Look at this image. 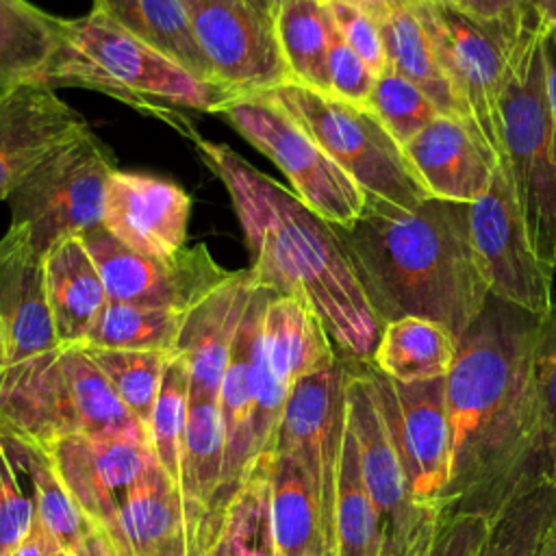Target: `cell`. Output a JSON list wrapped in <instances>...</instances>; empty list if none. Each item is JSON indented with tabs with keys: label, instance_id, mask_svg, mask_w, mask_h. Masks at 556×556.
<instances>
[{
	"label": "cell",
	"instance_id": "1",
	"mask_svg": "<svg viewBox=\"0 0 556 556\" xmlns=\"http://www.w3.org/2000/svg\"><path fill=\"white\" fill-rule=\"evenodd\" d=\"M541 326L543 317L489 295L460 334L445 376L452 473L443 517L478 513L491 523L513 495L549 476L536 382Z\"/></svg>",
	"mask_w": 556,
	"mask_h": 556
},
{
	"label": "cell",
	"instance_id": "2",
	"mask_svg": "<svg viewBox=\"0 0 556 556\" xmlns=\"http://www.w3.org/2000/svg\"><path fill=\"white\" fill-rule=\"evenodd\" d=\"M193 143L232 200L254 282L278 295H300L341 356L371 361L382 326L332 226L226 143L202 137Z\"/></svg>",
	"mask_w": 556,
	"mask_h": 556
},
{
	"label": "cell",
	"instance_id": "3",
	"mask_svg": "<svg viewBox=\"0 0 556 556\" xmlns=\"http://www.w3.org/2000/svg\"><path fill=\"white\" fill-rule=\"evenodd\" d=\"M332 230L380 326L415 315L460 339L491 295L467 204L430 198L417 208H400L367 198L354 224Z\"/></svg>",
	"mask_w": 556,
	"mask_h": 556
},
{
	"label": "cell",
	"instance_id": "4",
	"mask_svg": "<svg viewBox=\"0 0 556 556\" xmlns=\"http://www.w3.org/2000/svg\"><path fill=\"white\" fill-rule=\"evenodd\" d=\"M37 80L52 89L85 87L106 93L178 128L176 117L193 128L178 109L215 113L239 96L222 83L187 72L98 9L63 20L56 50Z\"/></svg>",
	"mask_w": 556,
	"mask_h": 556
},
{
	"label": "cell",
	"instance_id": "5",
	"mask_svg": "<svg viewBox=\"0 0 556 556\" xmlns=\"http://www.w3.org/2000/svg\"><path fill=\"white\" fill-rule=\"evenodd\" d=\"M545 17L530 0L500 96L502 159L506 161L530 245L556 271V163L552 156L543 78Z\"/></svg>",
	"mask_w": 556,
	"mask_h": 556
},
{
	"label": "cell",
	"instance_id": "6",
	"mask_svg": "<svg viewBox=\"0 0 556 556\" xmlns=\"http://www.w3.org/2000/svg\"><path fill=\"white\" fill-rule=\"evenodd\" d=\"M263 93L298 119L319 148L363 189L365 198L384 200L400 208H417L430 200L404 148L367 106L291 80Z\"/></svg>",
	"mask_w": 556,
	"mask_h": 556
},
{
	"label": "cell",
	"instance_id": "7",
	"mask_svg": "<svg viewBox=\"0 0 556 556\" xmlns=\"http://www.w3.org/2000/svg\"><path fill=\"white\" fill-rule=\"evenodd\" d=\"M343 363L348 419L358 447L363 482L378 515L382 556H428L443 517L417 502L365 361L343 356Z\"/></svg>",
	"mask_w": 556,
	"mask_h": 556
},
{
	"label": "cell",
	"instance_id": "8",
	"mask_svg": "<svg viewBox=\"0 0 556 556\" xmlns=\"http://www.w3.org/2000/svg\"><path fill=\"white\" fill-rule=\"evenodd\" d=\"M113 172V152L87 130L37 165L7 198L11 226H24L33 248L46 256L59 241L102 226Z\"/></svg>",
	"mask_w": 556,
	"mask_h": 556
},
{
	"label": "cell",
	"instance_id": "9",
	"mask_svg": "<svg viewBox=\"0 0 556 556\" xmlns=\"http://www.w3.org/2000/svg\"><path fill=\"white\" fill-rule=\"evenodd\" d=\"M213 115L274 161L289 178L293 193L324 222L350 226L358 219L367 202L363 189L267 93H239Z\"/></svg>",
	"mask_w": 556,
	"mask_h": 556
},
{
	"label": "cell",
	"instance_id": "10",
	"mask_svg": "<svg viewBox=\"0 0 556 556\" xmlns=\"http://www.w3.org/2000/svg\"><path fill=\"white\" fill-rule=\"evenodd\" d=\"M413 9L432 41L445 78L469 109L486 141L502 156L500 96L526 11L515 20L484 22L434 0H417Z\"/></svg>",
	"mask_w": 556,
	"mask_h": 556
},
{
	"label": "cell",
	"instance_id": "11",
	"mask_svg": "<svg viewBox=\"0 0 556 556\" xmlns=\"http://www.w3.org/2000/svg\"><path fill=\"white\" fill-rule=\"evenodd\" d=\"M345 424V363L339 354L330 365L291 384L271 450L293 458L306 473L319 504L328 549Z\"/></svg>",
	"mask_w": 556,
	"mask_h": 556
},
{
	"label": "cell",
	"instance_id": "12",
	"mask_svg": "<svg viewBox=\"0 0 556 556\" xmlns=\"http://www.w3.org/2000/svg\"><path fill=\"white\" fill-rule=\"evenodd\" d=\"M467 217L489 293L539 317H547L554 308V274L530 245L513 176L502 156L491 187L467 204Z\"/></svg>",
	"mask_w": 556,
	"mask_h": 556
},
{
	"label": "cell",
	"instance_id": "13",
	"mask_svg": "<svg viewBox=\"0 0 556 556\" xmlns=\"http://www.w3.org/2000/svg\"><path fill=\"white\" fill-rule=\"evenodd\" d=\"M80 241L113 302L187 313L230 274L217 265L204 243L182 248L169 258H154L126 248L102 226L83 232Z\"/></svg>",
	"mask_w": 556,
	"mask_h": 556
},
{
	"label": "cell",
	"instance_id": "14",
	"mask_svg": "<svg viewBox=\"0 0 556 556\" xmlns=\"http://www.w3.org/2000/svg\"><path fill=\"white\" fill-rule=\"evenodd\" d=\"M365 367L417 502L441 513L452 473L445 378L404 384L382 376L369 361H365Z\"/></svg>",
	"mask_w": 556,
	"mask_h": 556
},
{
	"label": "cell",
	"instance_id": "15",
	"mask_svg": "<svg viewBox=\"0 0 556 556\" xmlns=\"http://www.w3.org/2000/svg\"><path fill=\"white\" fill-rule=\"evenodd\" d=\"M193 37L213 76L237 93L289 80L274 20L252 0H185Z\"/></svg>",
	"mask_w": 556,
	"mask_h": 556
},
{
	"label": "cell",
	"instance_id": "16",
	"mask_svg": "<svg viewBox=\"0 0 556 556\" xmlns=\"http://www.w3.org/2000/svg\"><path fill=\"white\" fill-rule=\"evenodd\" d=\"M39 447L46 452L74 502L117 549V515L122 502L154 460L150 439L74 432L54 437Z\"/></svg>",
	"mask_w": 556,
	"mask_h": 556
},
{
	"label": "cell",
	"instance_id": "17",
	"mask_svg": "<svg viewBox=\"0 0 556 556\" xmlns=\"http://www.w3.org/2000/svg\"><path fill=\"white\" fill-rule=\"evenodd\" d=\"M87 130L85 117L39 80L0 93V202L50 154Z\"/></svg>",
	"mask_w": 556,
	"mask_h": 556
},
{
	"label": "cell",
	"instance_id": "18",
	"mask_svg": "<svg viewBox=\"0 0 556 556\" xmlns=\"http://www.w3.org/2000/svg\"><path fill=\"white\" fill-rule=\"evenodd\" d=\"M191 215V195L172 180L119 172L111 174L104 200L102 228L126 248L169 258L185 248Z\"/></svg>",
	"mask_w": 556,
	"mask_h": 556
},
{
	"label": "cell",
	"instance_id": "19",
	"mask_svg": "<svg viewBox=\"0 0 556 556\" xmlns=\"http://www.w3.org/2000/svg\"><path fill=\"white\" fill-rule=\"evenodd\" d=\"M404 148L430 198L471 204L493 180L500 154L473 119L437 115Z\"/></svg>",
	"mask_w": 556,
	"mask_h": 556
},
{
	"label": "cell",
	"instance_id": "20",
	"mask_svg": "<svg viewBox=\"0 0 556 556\" xmlns=\"http://www.w3.org/2000/svg\"><path fill=\"white\" fill-rule=\"evenodd\" d=\"M0 324L7 367L59 348L46 295L43 254L24 226H9L0 239Z\"/></svg>",
	"mask_w": 556,
	"mask_h": 556
},
{
	"label": "cell",
	"instance_id": "21",
	"mask_svg": "<svg viewBox=\"0 0 556 556\" xmlns=\"http://www.w3.org/2000/svg\"><path fill=\"white\" fill-rule=\"evenodd\" d=\"M271 289L254 282L250 302L245 306L243 319L239 324L228 367L222 378L217 404L224 428V471L222 484L213 504L211 519L226 506V502L237 493V489L248 478L254 467L256 450H254V426H252V345L261 330L265 306L271 298ZM208 519V521H211ZM208 526V523H206Z\"/></svg>",
	"mask_w": 556,
	"mask_h": 556
},
{
	"label": "cell",
	"instance_id": "22",
	"mask_svg": "<svg viewBox=\"0 0 556 556\" xmlns=\"http://www.w3.org/2000/svg\"><path fill=\"white\" fill-rule=\"evenodd\" d=\"M254 289L250 269L230 271L213 291L187 311L176 352L189 367V391L219 395L230 350Z\"/></svg>",
	"mask_w": 556,
	"mask_h": 556
},
{
	"label": "cell",
	"instance_id": "23",
	"mask_svg": "<svg viewBox=\"0 0 556 556\" xmlns=\"http://www.w3.org/2000/svg\"><path fill=\"white\" fill-rule=\"evenodd\" d=\"M224 471V428L217 397L189 391V415L180 463L187 554L202 552V536Z\"/></svg>",
	"mask_w": 556,
	"mask_h": 556
},
{
	"label": "cell",
	"instance_id": "24",
	"mask_svg": "<svg viewBox=\"0 0 556 556\" xmlns=\"http://www.w3.org/2000/svg\"><path fill=\"white\" fill-rule=\"evenodd\" d=\"M119 556L187 554L180 486L156 463L137 478L117 515Z\"/></svg>",
	"mask_w": 556,
	"mask_h": 556
},
{
	"label": "cell",
	"instance_id": "25",
	"mask_svg": "<svg viewBox=\"0 0 556 556\" xmlns=\"http://www.w3.org/2000/svg\"><path fill=\"white\" fill-rule=\"evenodd\" d=\"M0 437L7 441L24 482L28 484L37 519L54 541L72 556H119L111 539L85 515L63 486L46 452L28 439Z\"/></svg>",
	"mask_w": 556,
	"mask_h": 556
},
{
	"label": "cell",
	"instance_id": "26",
	"mask_svg": "<svg viewBox=\"0 0 556 556\" xmlns=\"http://www.w3.org/2000/svg\"><path fill=\"white\" fill-rule=\"evenodd\" d=\"M43 269L59 348L83 345L109 302L91 254L80 237H70L48 250Z\"/></svg>",
	"mask_w": 556,
	"mask_h": 556
},
{
	"label": "cell",
	"instance_id": "27",
	"mask_svg": "<svg viewBox=\"0 0 556 556\" xmlns=\"http://www.w3.org/2000/svg\"><path fill=\"white\" fill-rule=\"evenodd\" d=\"M263 348L287 387L339 356L319 315L300 295L271 293L263 315Z\"/></svg>",
	"mask_w": 556,
	"mask_h": 556
},
{
	"label": "cell",
	"instance_id": "28",
	"mask_svg": "<svg viewBox=\"0 0 556 556\" xmlns=\"http://www.w3.org/2000/svg\"><path fill=\"white\" fill-rule=\"evenodd\" d=\"M202 556H280L271 523L269 454L254 463L237 493L208 521Z\"/></svg>",
	"mask_w": 556,
	"mask_h": 556
},
{
	"label": "cell",
	"instance_id": "29",
	"mask_svg": "<svg viewBox=\"0 0 556 556\" xmlns=\"http://www.w3.org/2000/svg\"><path fill=\"white\" fill-rule=\"evenodd\" d=\"M458 352V337L426 317H400L382 324L371 365L395 382L445 378Z\"/></svg>",
	"mask_w": 556,
	"mask_h": 556
},
{
	"label": "cell",
	"instance_id": "30",
	"mask_svg": "<svg viewBox=\"0 0 556 556\" xmlns=\"http://www.w3.org/2000/svg\"><path fill=\"white\" fill-rule=\"evenodd\" d=\"M384 41L387 67L415 83L441 115L473 119L452 83L439 67L432 41L413 7H395L376 15Z\"/></svg>",
	"mask_w": 556,
	"mask_h": 556
},
{
	"label": "cell",
	"instance_id": "31",
	"mask_svg": "<svg viewBox=\"0 0 556 556\" xmlns=\"http://www.w3.org/2000/svg\"><path fill=\"white\" fill-rule=\"evenodd\" d=\"M93 9L187 72L219 83L193 37L185 0H93Z\"/></svg>",
	"mask_w": 556,
	"mask_h": 556
},
{
	"label": "cell",
	"instance_id": "32",
	"mask_svg": "<svg viewBox=\"0 0 556 556\" xmlns=\"http://www.w3.org/2000/svg\"><path fill=\"white\" fill-rule=\"evenodd\" d=\"M269 478L278 554L328 556L319 504L302 467L285 454H269Z\"/></svg>",
	"mask_w": 556,
	"mask_h": 556
},
{
	"label": "cell",
	"instance_id": "33",
	"mask_svg": "<svg viewBox=\"0 0 556 556\" xmlns=\"http://www.w3.org/2000/svg\"><path fill=\"white\" fill-rule=\"evenodd\" d=\"M63 17L26 0H0V93L37 80L56 50Z\"/></svg>",
	"mask_w": 556,
	"mask_h": 556
},
{
	"label": "cell",
	"instance_id": "34",
	"mask_svg": "<svg viewBox=\"0 0 556 556\" xmlns=\"http://www.w3.org/2000/svg\"><path fill=\"white\" fill-rule=\"evenodd\" d=\"M328 556H382L380 523L363 482L350 419L341 445Z\"/></svg>",
	"mask_w": 556,
	"mask_h": 556
},
{
	"label": "cell",
	"instance_id": "35",
	"mask_svg": "<svg viewBox=\"0 0 556 556\" xmlns=\"http://www.w3.org/2000/svg\"><path fill=\"white\" fill-rule=\"evenodd\" d=\"M330 28L332 20L324 0H289L278 9L274 30L291 83L330 93Z\"/></svg>",
	"mask_w": 556,
	"mask_h": 556
},
{
	"label": "cell",
	"instance_id": "36",
	"mask_svg": "<svg viewBox=\"0 0 556 556\" xmlns=\"http://www.w3.org/2000/svg\"><path fill=\"white\" fill-rule=\"evenodd\" d=\"M61 363L72 389L83 434L150 439L148 428L124 406L85 348H61Z\"/></svg>",
	"mask_w": 556,
	"mask_h": 556
},
{
	"label": "cell",
	"instance_id": "37",
	"mask_svg": "<svg viewBox=\"0 0 556 556\" xmlns=\"http://www.w3.org/2000/svg\"><path fill=\"white\" fill-rule=\"evenodd\" d=\"M556 521V482L541 476L491 519L478 556H539Z\"/></svg>",
	"mask_w": 556,
	"mask_h": 556
},
{
	"label": "cell",
	"instance_id": "38",
	"mask_svg": "<svg viewBox=\"0 0 556 556\" xmlns=\"http://www.w3.org/2000/svg\"><path fill=\"white\" fill-rule=\"evenodd\" d=\"M187 313L109 300L83 348L176 352Z\"/></svg>",
	"mask_w": 556,
	"mask_h": 556
},
{
	"label": "cell",
	"instance_id": "39",
	"mask_svg": "<svg viewBox=\"0 0 556 556\" xmlns=\"http://www.w3.org/2000/svg\"><path fill=\"white\" fill-rule=\"evenodd\" d=\"M83 348V345H80ZM93 363L102 369L124 406L148 428L163 371L174 352L156 350H109L85 348Z\"/></svg>",
	"mask_w": 556,
	"mask_h": 556
},
{
	"label": "cell",
	"instance_id": "40",
	"mask_svg": "<svg viewBox=\"0 0 556 556\" xmlns=\"http://www.w3.org/2000/svg\"><path fill=\"white\" fill-rule=\"evenodd\" d=\"M189 415V367L185 358L174 352L165 365L154 413L148 426L150 447L156 463L180 486L182 443Z\"/></svg>",
	"mask_w": 556,
	"mask_h": 556
},
{
	"label": "cell",
	"instance_id": "41",
	"mask_svg": "<svg viewBox=\"0 0 556 556\" xmlns=\"http://www.w3.org/2000/svg\"><path fill=\"white\" fill-rule=\"evenodd\" d=\"M365 106L382 122L400 146H406L426 124L441 115L415 83L391 67H384V72L376 76Z\"/></svg>",
	"mask_w": 556,
	"mask_h": 556
},
{
	"label": "cell",
	"instance_id": "42",
	"mask_svg": "<svg viewBox=\"0 0 556 556\" xmlns=\"http://www.w3.org/2000/svg\"><path fill=\"white\" fill-rule=\"evenodd\" d=\"M35 517L33 495L0 437V556L13 552L30 534Z\"/></svg>",
	"mask_w": 556,
	"mask_h": 556
},
{
	"label": "cell",
	"instance_id": "43",
	"mask_svg": "<svg viewBox=\"0 0 556 556\" xmlns=\"http://www.w3.org/2000/svg\"><path fill=\"white\" fill-rule=\"evenodd\" d=\"M328 15L348 46L378 76L387 67V52L378 17L356 0H324Z\"/></svg>",
	"mask_w": 556,
	"mask_h": 556
},
{
	"label": "cell",
	"instance_id": "44",
	"mask_svg": "<svg viewBox=\"0 0 556 556\" xmlns=\"http://www.w3.org/2000/svg\"><path fill=\"white\" fill-rule=\"evenodd\" d=\"M536 382L543 417V443L549 465V476L556 467V304L543 317L536 345Z\"/></svg>",
	"mask_w": 556,
	"mask_h": 556
},
{
	"label": "cell",
	"instance_id": "45",
	"mask_svg": "<svg viewBox=\"0 0 556 556\" xmlns=\"http://www.w3.org/2000/svg\"><path fill=\"white\" fill-rule=\"evenodd\" d=\"M328 80L332 96L361 106L367 104V98L376 83V74L371 72V67L348 46L334 24L330 28L328 43Z\"/></svg>",
	"mask_w": 556,
	"mask_h": 556
},
{
	"label": "cell",
	"instance_id": "46",
	"mask_svg": "<svg viewBox=\"0 0 556 556\" xmlns=\"http://www.w3.org/2000/svg\"><path fill=\"white\" fill-rule=\"evenodd\" d=\"M489 532V519L478 513H456L441 519L428 556H478Z\"/></svg>",
	"mask_w": 556,
	"mask_h": 556
},
{
	"label": "cell",
	"instance_id": "47",
	"mask_svg": "<svg viewBox=\"0 0 556 556\" xmlns=\"http://www.w3.org/2000/svg\"><path fill=\"white\" fill-rule=\"evenodd\" d=\"M471 17L493 22V20H515L519 17L530 0H434Z\"/></svg>",
	"mask_w": 556,
	"mask_h": 556
},
{
	"label": "cell",
	"instance_id": "48",
	"mask_svg": "<svg viewBox=\"0 0 556 556\" xmlns=\"http://www.w3.org/2000/svg\"><path fill=\"white\" fill-rule=\"evenodd\" d=\"M543 78H545V104H547L552 156L556 163V30L547 20H545V33H543Z\"/></svg>",
	"mask_w": 556,
	"mask_h": 556
},
{
	"label": "cell",
	"instance_id": "49",
	"mask_svg": "<svg viewBox=\"0 0 556 556\" xmlns=\"http://www.w3.org/2000/svg\"><path fill=\"white\" fill-rule=\"evenodd\" d=\"M4 556H72L67 549H63L54 536L46 530V526L35 517L30 534L9 554Z\"/></svg>",
	"mask_w": 556,
	"mask_h": 556
},
{
	"label": "cell",
	"instance_id": "50",
	"mask_svg": "<svg viewBox=\"0 0 556 556\" xmlns=\"http://www.w3.org/2000/svg\"><path fill=\"white\" fill-rule=\"evenodd\" d=\"M361 2L367 11H371L374 15L387 11V9H395V7H413L417 0H356Z\"/></svg>",
	"mask_w": 556,
	"mask_h": 556
},
{
	"label": "cell",
	"instance_id": "51",
	"mask_svg": "<svg viewBox=\"0 0 556 556\" xmlns=\"http://www.w3.org/2000/svg\"><path fill=\"white\" fill-rule=\"evenodd\" d=\"M532 2L536 4V9L545 15V20L556 30V0H532Z\"/></svg>",
	"mask_w": 556,
	"mask_h": 556
},
{
	"label": "cell",
	"instance_id": "52",
	"mask_svg": "<svg viewBox=\"0 0 556 556\" xmlns=\"http://www.w3.org/2000/svg\"><path fill=\"white\" fill-rule=\"evenodd\" d=\"M539 556H556V521L549 528V532H547V536H545V541L541 545Z\"/></svg>",
	"mask_w": 556,
	"mask_h": 556
},
{
	"label": "cell",
	"instance_id": "53",
	"mask_svg": "<svg viewBox=\"0 0 556 556\" xmlns=\"http://www.w3.org/2000/svg\"><path fill=\"white\" fill-rule=\"evenodd\" d=\"M252 2H256V4L274 20L276 13H278V9H280L285 2H289V0H252Z\"/></svg>",
	"mask_w": 556,
	"mask_h": 556
},
{
	"label": "cell",
	"instance_id": "54",
	"mask_svg": "<svg viewBox=\"0 0 556 556\" xmlns=\"http://www.w3.org/2000/svg\"><path fill=\"white\" fill-rule=\"evenodd\" d=\"M7 367V343H4V332L0 324V371Z\"/></svg>",
	"mask_w": 556,
	"mask_h": 556
},
{
	"label": "cell",
	"instance_id": "55",
	"mask_svg": "<svg viewBox=\"0 0 556 556\" xmlns=\"http://www.w3.org/2000/svg\"><path fill=\"white\" fill-rule=\"evenodd\" d=\"M552 480L556 482V467H554V471H552Z\"/></svg>",
	"mask_w": 556,
	"mask_h": 556
},
{
	"label": "cell",
	"instance_id": "56",
	"mask_svg": "<svg viewBox=\"0 0 556 556\" xmlns=\"http://www.w3.org/2000/svg\"><path fill=\"white\" fill-rule=\"evenodd\" d=\"M180 556H202V552L200 554H180Z\"/></svg>",
	"mask_w": 556,
	"mask_h": 556
}]
</instances>
